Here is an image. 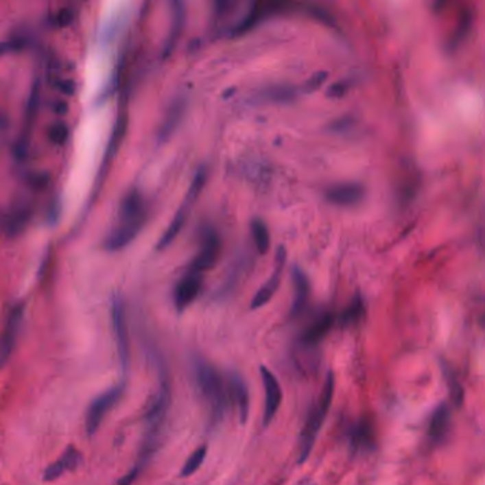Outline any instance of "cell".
<instances>
[{
    "instance_id": "cell-1",
    "label": "cell",
    "mask_w": 485,
    "mask_h": 485,
    "mask_svg": "<svg viewBox=\"0 0 485 485\" xmlns=\"http://www.w3.org/2000/svg\"><path fill=\"white\" fill-rule=\"evenodd\" d=\"M193 377H196L200 393L208 403L211 424H220L225 417L229 403L232 401L228 381L225 383L215 366L204 359H197L193 362Z\"/></svg>"
},
{
    "instance_id": "cell-2",
    "label": "cell",
    "mask_w": 485,
    "mask_h": 485,
    "mask_svg": "<svg viewBox=\"0 0 485 485\" xmlns=\"http://www.w3.org/2000/svg\"><path fill=\"white\" fill-rule=\"evenodd\" d=\"M333 394H335V379H333L332 373H329L324 380L320 397H319L318 403L312 407V409H310L306 423H305V427L300 433L299 464H303L314 450L316 437L322 429V424L327 416V412L332 405Z\"/></svg>"
},
{
    "instance_id": "cell-3",
    "label": "cell",
    "mask_w": 485,
    "mask_h": 485,
    "mask_svg": "<svg viewBox=\"0 0 485 485\" xmlns=\"http://www.w3.org/2000/svg\"><path fill=\"white\" fill-rule=\"evenodd\" d=\"M205 180H206V171H205L204 167H201L196 172V177H193V180L191 182V187H189V189L187 192L182 205L180 206L178 212L176 213V217H174V220L169 224L168 229L164 232V235L161 237V239H160V242L157 245L158 249H165L168 245L172 244L174 239L178 237L182 226L185 225V222L188 220V215H189V211H191L192 205L196 204L197 198L200 197V192L202 191Z\"/></svg>"
},
{
    "instance_id": "cell-4",
    "label": "cell",
    "mask_w": 485,
    "mask_h": 485,
    "mask_svg": "<svg viewBox=\"0 0 485 485\" xmlns=\"http://www.w3.org/2000/svg\"><path fill=\"white\" fill-rule=\"evenodd\" d=\"M123 394H124V384H119L115 387H111L110 390L104 392L99 397H95L90 403L86 414V431L88 437L94 436L97 431H99L103 418L113 409V407L121 400Z\"/></svg>"
},
{
    "instance_id": "cell-5",
    "label": "cell",
    "mask_w": 485,
    "mask_h": 485,
    "mask_svg": "<svg viewBox=\"0 0 485 485\" xmlns=\"http://www.w3.org/2000/svg\"><path fill=\"white\" fill-rule=\"evenodd\" d=\"M111 323H113V332H114L115 343H117V353L120 357V364L123 368V373L127 375L128 368H130V339H128V331H127L124 305L119 298H113Z\"/></svg>"
},
{
    "instance_id": "cell-6",
    "label": "cell",
    "mask_w": 485,
    "mask_h": 485,
    "mask_svg": "<svg viewBox=\"0 0 485 485\" xmlns=\"http://www.w3.org/2000/svg\"><path fill=\"white\" fill-rule=\"evenodd\" d=\"M220 250H221V242L215 229L205 228L201 237L200 252L196 257V259L192 261L189 270L202 274L204 270L211 269L218 259Z\"/></svg>"
},
{
    "instance_id": "cell-7",
    "label": "cell",
    "mask_w": 485,
    "mask_h": 485,
    "mask_svg": "<svg viewBox=\"0 0 485 485\" xmlns=\"http://www.w3.org/2000/svg\"><path fill=\"white\" fill-rule=\"evenodd\" d=\"M259 373L262 377L265 389V409H263V425L268 427L275 418L281 403H282V389L276 376L269 370L266 366L259 367Z\"/></svg>"
},
{
    "instance_id": "cell-8",
    "label": "cell",
    "mask_w": 485,
    "mask_h": 485,
    "mask_svg": "<svg viewBox=\"0 0 485 485\" xmlns=\"http://www.w3.org/2000/svg\"><path fill=\"white\" fill-rule=\"evenodd\" d=\"M23 314H25V307L21 303L14 305L9 312L3 338H2V344H0V360H2L3 366L8 363L16 347L19 333H21Z\"/></svg>"
},
{
    "instance_id": "cell-9",
    "label": "cell",
    "mask_w": 485,
    "mask_h": 485,
    "mask_svg": "<svg viewBox=\"0 0 485 485\" xmlns=\"http://www.w3.org/2000/svg\"><path fill=\"white\" fill-rule=\"evenodd\" d=\"M145 201L139 189L130 191L120 205V224H145Z\"/></svg>"
},
{
    "instance_id": "cell-10",
    "label": "cell",
    "mask_w": 485,
    "mask_h": 485,
    "mask_svg": "<svg viewBox=\"0 0 485 485\" xmlns=\"http://www.w3.org/2000/svg\"><path fill=\"white\" fill-rule=\"evenodd\" d=\"M202 286V276L198 272H189L178 282L176 292H174V302H176V307L182 312L184 309H187L193 300L197 299L200 290Z\"/></svg>"
},
{
    "instance_id": "cell-11",
    "label": "cell",
    "mask_w": 485,
    "mask_h": 485,
    "mask_svg": "<svg viewBox=\"0 0 485 485\" xmlns=\"http://www.w3.org/2000/svg\"><path fill=\"white\" fill-rule=\"evenodd\" d=\"M82 460H83L82 453L77 450L74 445H69L66 451L63 453V456L57 461H54L53 464H50L49 467L45 470L43 480L47 482H51L57 478H60L66 473L74 471L82 464Z\"/></svg>"
},
{
    "instance_id": "cell-12",
    "label": "cell",
    "mask_w": 485,
    "mask_h": 485,
    "mask_svg": "<svg viewBox=\"0 0 485 485\" xmlns=\"http://www.w3.org/2000/svg\"><path fill=\"white\" fill-rule=\"evenodd\" d=\"M285 258H286V254H285L283 248H279L278 254H276V269H275V272L272 274V276L269 278V281L255 294L254 299H252V302H250V309H259V307L265 306L270 299H272V296L275 295V292L279 287V283H281V272H282V266L285 263Z\"/></svg>"
},
{
    "instance_id": "cell-13",
    "label": "cell",
    "mask_w": 485,
    "mask_h": 485,
    "mask_svg": "<svg viewBox=\"0 0 485 485\" xmlns=\"http://www.w3.org/2000/svg\"><path fill=\"white\" fill-rule=\"evenodd\" d=\"M230 400L238 407L241 423L245 424L249 414V389L244 377L238 373H230L228 377Z\"/></svg>"
},
{
    "instance_id": "cell-14",
    "label": "cell",
    "mask_w": 485,
    "mask_h": 485,
    "mask_svg": "<svg viewBox=\"0 0 485 485\" xmlns=\"http://www.w3.org/2000/svg\"><path fill=\"white\" fill-rule=\"evenodd\" d=\"M187 108V99L185 97H178V99L174 100L165 114L164 121L161 123L160 131H158V141L164 143L169 139V135L176 131V128L180 126L182 115Z\"/></svg>"
},
{
    "instance_id": "cell-15",
    "label": "cell",
    "mask_w": 485,
    "mask_h": 485,
    "mask_svg": "<svg viewBox=\"0 0 485 485\" xmlns=\"http://www.w3.org/2000/svg\"><path fill=\"white\" fill-rule=\"evenodd\" d=\"M364 189L359 184H340L326 191V198L336 205H355L363 198Z\"/></svg>"
},
{
    "instance_id": "cell-16",
    "label": "cell",
    "mask_w": 485,
    "mask_h": 485,
    "mask_svg": "<svg viewBox=\"0 0 485 485\" xmlns=\"http://www.w3.org/2000/svg\"><path fill=\"white\" fill-rule=\"evenodd\" d=\"M335 319L331 314H324L320 318H318L312 324L307 326L305 329V332L300 335V344L305 347H312L316 346L326 335L331 331V327L333 324Z\"/></svg>"
},
{
    "instance_id": "cell-17",
    "label": "cell",
    "mask_w": 485,
    "mask_h": 485,
    "mask_svg": "<svg viewBox=\"0 0 485 485\" xmlns=\"http://www.w3.org/2000/svg\"><path fill=\"white\" fill-rule=\"evenodd\" d=\"M32 217V211L29 206L13 208L5 213L3 217V230L8 238H16L21 235Z\"/></svg>"
},
{
    "instance_id": "cell-18",
    "label": "cell",
    "mask_w": 485,
    "mask_h": 485,
    "mask_svg": "<svg viewBox=\"0 0 485 485\" xmlns=\"http://www.w3.org/2000/svg\"><path fill=\"white\" fill-rule=\"evenodd\" d=\"M144 225L141 224H120L117 228L111 230V234L106 239V249L108 250H120L124 246H127L135 237H137L139 232L141 230Z\"/></svg>"
},
{
    "instance_id": "cell-19",
    "label": "cell",
    "mask_w": 485,
    "mask_h": 485,
    "mask_svg": "<svg viewBox=\"0 0 485 485\" xmlns=\"http://www.w3.org/2000/svg\"><path fill=\"white\" fill-rule=\"evenodd\" d=\"M292 276H294V283H295V298H294L292 310H290V314H292V316H298L305 309V305L307 302L309 282H307V278H306L303 270L298 266L294 268Z\"/></svg>"
},
{
    "instance_id": "cell-20",
    "label": "cell",
    "mask_w": 485,
    "mask_h": 485,
    "mask_svg": "<svg viewBox=\"0 0 485 485\" xmlns=\"http://www.w3.org/2000/svg\"><path fill=\"white\" fill-rule=\"evenodd\" d=\"M266 16H270L268 3H254V5H252L250 10L246 13V16L235 26V29L232 30V34H234V36L245 34L246 32H249L255 25H258L262 21V19L266 17Z\"/></svg>"
},
{
    "instance_id": "cell-21",
    "label": "cell",
    "mask_w": 485,
    "mask_h": 485,
    "mask_svg": "<svg viewBox=\"0 0 485 485\" xmlns=\"http://www.w3.org/2000/svg\"><path fill=\"white\" fill-rule=\"evenodd\" d=\"M449 427H450V409L449 405L442 404L434 412L430 420V427H429L430 438L441 440L445 434H447Z\"/></svg>"
},
{
    "instance_id": "cell-22",
    "label": "cell",
    "mask_w": 485,
    "mask_h": 485,
    "mask_svg": "<svg viewBox=\"0 0 485 485\" xmlns=\"http://www.w3.org/2000/svg\"><path fill=\"white\" fill-rule=\"evenodd\" d=\"M172 8H174L172 23H171V32L168 34L165 47H164V57L169 56V53L172 51L174 46H176L178 37L182 32V26H184V5L180 2H176L172 5Z\"/></svg>"
},
{
    "instance_id": "cell-23",
    "label": "cell",
    "mask_w": 485,
    "mask_h": 485,
    "mask_svg": "<svg viewBox=\"0 0 485 485\" xmlns=\"http://www.w3.org/2000/svg\"><path fill=\"white\" fill-rule=\"evenodd\" d=\"M261 97L268 102L274 103H290L295 100L296 97V90L290 86H270L265 90H262Z\"/></svg>"
},
{
    "instance_id": "cell-24",
    "label": "cell",
    "mask_w": 485,
    "mask_h": 485,
    "mask_svg": "<svg viewBox=\"0 0 485 485\" xmlns=\"http://www.w3.org/2000/svg\"><path fill=\"white\" fill-rule=\"evenodd\" d=\"M373 441L372 427L367 423H357L351 430V442L355 449L363 450L368 449Z\"/></svg>"
},
{
    "instance_id": "cell-25",
    "label": "cell",
    "mask_w": 485,
    "mask_h": 485,
    "mask_svg": "<svg viewBox=\"0 0 485 485\" xmlns=\"http://www.w3.org/2000/svg\"><path fill=\"white\" fill-rule=\"evenodd\" d=\"M250 230L259 254H266L270 246V237L266 224L262 220L257 218L250 222Z\"/></svg>"
},
{
    "instance_id": "cell-26",
    "label": "cell",
    "mask_w": 485,
    "mask_h": 485,
    "mask_svg": "<svg viewBox=\"0 0 485 485\" xmlns=\"http://www.w3.org/2000/svg\"><path fill=\"white\" fill-rule=\"evenodd\" d=\"M206 454H208L206 445H201V447H198L185 461L184 467L181 469V475L182 477H189L193 473H197L198 469L204 464V461L206 458Z\"/></svg>"
},
{
    "instance_id": "cell-27",
    "label": "cell",
    "mask_w": 485,
    "mask_h": 485,
    "mask_svg": "<svg viewBox=\"0 0 485 485\" xmlns=\"http://www.w3.org/2000/svg\"><path fill=\"white\" fill-rule=\"evenodd\" d=\"M363 314V303H362V299L360 298H356L351 306H348L344 312L340 316V323L342 324H351L353 322H356Z\"/></svg>"
},
{
    "instance_id": "cell-28",
    "label": "cell",
    "mask_w": 485,
    "mask_h": 485,
    "mask_svg": "<svg viewBox=\"0 0 485 485\" xmlns=\"http://www.w3.org/2000/svg\"><path fill=\"white\" fill-rule=\"evenodd\" d=\"M49 139L56 145H63L69 139V127L66 123H54L49 128Z\"/></svg>"
},
{
    "instance_id": "cell-29",
    "label": "cell",
    "mask_w": 485,
    "mask_h": 485,
    "mask_svg": "<svg viewBox=\"0 0 485 485\" xmlns=\"http://www.w3.org/2000/svg\"><path fill=\"white\" fill-rule=\"evenodd\" d=\"M470 26H471V16L470 13H464L462 21L460 22V26L453 36V40H451L453 47H457L464 40V37L470 32Z\"/></svg>"
},
{
    "instance_id": "cell-30",
    "label": "cell",
    "mask_w": 485,
    "mask_h": 485,
    "mask_svg": "<svg viewBox=\"0 0 485 485\" xmlns=\"http://www.w3.org/2000/svg\"><path fill=\"white\" fill-rule=\"evenodd\" d=\"M27 151H29V135L25 134V135H21L19 140L14 143V147H13L14 158L17 161H23L26 158Z\"/></svg>"
},
{
    "instance_id": "cell-31",
    "label": "cell",
    "mask_w": 485,
    "mask_h": 485,
    "mask_svg": "<svg viewBox=\"0 0 485 485\" xmlns=\"http://www.w3.org/2000/svg\"><path fill=\"white\" fill-rule=\"evenodd\" d=\"M27 46H29V40L26 37H13L2 45V53L5 54L8 51H19L26 49Z\"/></svg>"
},
{
    "instance_id": "cell-32",
    "label": "cell",
    "mask_w": 485,
    "mask_h": 485,
    "mask_svg": "<svg viewBox=\"0 0 485 485\" xmlns=\"http://www.w3.org/2000/svg\"><path fill=\"white\" fill-rule=\"evenodd\" d=\"M309 13L310 14H312L315 19H318V21H320V22H323V23H326V25H333V17L331 16V13H329L327 10H324V9H322V8H319V6H310L309 8Z\"/></svg>"
},
{
    "instance_id": "cell-33",
    "label": "cell",
    "mask_w": 485,
    "mask_h": 485,
    "mask_svg": "<svg viewBox=\"0 0 485 485\" xmlns=\"http://www.w3.org/2000/svg\"><path fill=\"white\" fill-rule=\"evenodd\" d=\"M74 19V12L70 8H62L56 14V23L60 27L69 26Z\"/></svg>"
},
{
    "instance_id": "cell-34",
    "label": "cell",
    "mask_w": 485,
    "mask_h": 485,
    "mask_svg": "<svg viewBox=\"0 0 485 485\" xmlns=\"http://www.w3.org/2000/svg\"><path fill=\"white\" fill-rule=\"evenodd\" d=\"M60 211H62V202L59 198H56L51 205L49 206V211H47V221L50 224H56L57 222V218H59L60 215Z\"/></svg>"
},
{
    "instance_id": "cell-35",
    "label": "cell",
    "mask_w": 485,
    "mask_h": 485,
    "mask_svg": "<svg viewBox=\"0 0 485 485\" xmlns=\"http://www.w3.org/2000/svg\"><path fill=\"white\" fill-rule=\"evenodd\" d=\"M326 77H327V73H324V71H319V73H316L314 77H310V79L307 80L306 88H307L309 91H314V90H316V88H318V87H320V86H322V83L326 80Z\"/></svg>"
},
{
    "instance_id": "cell-36",
    "label": "cell",
    "mask_w": 485,
    "mask_h": 485,
    "mask_svg": "<svg viewBox=\"0 0 485 485\" xmlns=\"http://www.w3.org/2000/svg\"><path fill=\"white\" fill-rule=\"evenodd\" d=\"M344 93H346V86H343V83L333 84L331 88H329V95L332 97H340Z\"/></svg>"
},
{
    "instance_id": "cell-37",
    "label": "cell",
    "mask_w": 485,
    "mask_h": 485,
    "mask_svg": "<svg viewBox=\"0 0 485 485\" xmlns=\"http://www.w3.org/2000/svg\"><path fill=\"white\" fill-rule=\"evenodd\" d=\"M30 181L33 182L34 187H37V185L45 187L47 184V176H46V174H34Z\"/></svg>"
},
{
    "instance_id": "cell-38",
    "label": "cell",
    "mask_w": 485,
    "mask_h": 485,
    "mask_svg": "<svg viewBox=\"0 0 485 485\" xmlns=\"http://www.w3.org/2000/svg\"><path fill=\"white\" fill-rule=\"evenodd\" d=\"M57 86H59V88H60L63 93H66V94H73V93H74V88H75L74 83H73V82H69V80L60 82Z\"/></svg>"
},
{
    "instance_id": "cell-39",
    "label": "cell",
    "mask_w": 485,
    "mask_h": 485,
    "mask_svg": "<svg viewBox=\"0 0 485 485\" xmlns=\"http://www.w3.org/2000/svg\"><path fill=\"white\" fill-rule=\"evenodd\" d=\"M54 110H56V113L59 114V115H64V114L69 111V106H67V103H64V102H59V103L56 104Z\"/></svg>"
},
{
    "instance_id": "cell-40",
    "label": "cell",
    "mask_w": 485,
    "mask_h": 485,
    "mask_svg": "<svg viewBox=\"0 0 485 485\" xmlns=\"http://www.w3.org/2000/svg\"><path fill=\"white\" fill-rule=\"evenodd\" d=\"M229 8H230V3H228V2H218V3H217V13H218V16L225 14V13L229 10Z\"/></svg>"
}]
</instances>
